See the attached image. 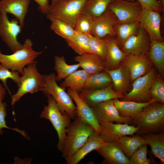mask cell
I'll use <instances>...</instances> for the list:
<instances>
[{
	"label": "cell",
	"mask_w": 164,
	"mask_h": 164,
	"mask_svg": "<svg viewBox=\"0 0 164 164\" xmlns=\"http://www.w3.org/2000/svg\"><path fill=\"white\" fill-rule=\"evenodd\" d=\"M132 118L131 125L138 128V135L156 133L164 130V104L154 102Z\"/></svg>",
	"instance_id": "1"
},
{
	"label": "cell",
	"mask_w": 164,
	"mask_h": 164,
	"mask_svg": "<svg viewBox=\"0 0 164 164\" xmlns=\"http://www.w3.org/2000/svg\"><path fill=\"white\" fill-rule=\"evenodd\" d=\"M94 132L92 126L76 116L66 130L67 137L61 152L65 159L74 154Z\"/></svg>",
	"instance_id": "2"
},
{
	"label": "cell",
	"mask_w": 164,
	"mask_h": 164,
	"mask_svg": "<svg viewBox=\"0 0 164 164\" xmlns=\"http://www.w3.org/2000/svg\"><path fill=\"white\" fill-rule=\"evenodd\" d=\"M33 43L29 39H26L22 48L11 54H3L0 50V63L12 71L22 74L26 66L32 63L42 53L43 51L37 52L32 48Z\"/></svg>",
	"instance_id": "3"
},
{
	"label": "cell",
	"mask_w": 164,
	"mask_h": 164,
	"mask_svg": "<svg viewBox=\"0 0 164 164\" xmlns=\"http://www.w3.org/2000/svg\"><path fill=\"white\" fill-rule=\"evenodd\" d=\"M45 95L47 98L48 104L44 106L40 117L49 120L56 130L58 137L57 146L61 152L67 137L66 130L71 122V118L67 113H61L50 95Z\"/></svg>",
	"instance_id": "4"
},
{
	"label": "cell",
	"mask_w": 164,
	"mask_h": 164,
	"mask_svg": "<svg viewBox=\"0 0 164 164\" xmlns=\"http://www.w3.org/2000/svg\"><path fill=\"white\" fill-rule=\"evenodd\" d=\"M36 63L28 64L20 77L16 92L11 96V104L13 106L24 95L41 91L45 84V76L40 74Z\"/></svg>",
	"instance_id": "5"
},
{
	"label": "cell",
	"mask_w": 164,
	"mask_h": 164,
	"mask_svg": "<svg viewBox=\"0 0 164 164\" xmlns=\"http://www.w3.org/2000/svg\"><path fill=\"white\" fill-rule=\"evenodd\" d=\"M44 76L45 83L42 91L45 94L51 96L61 113H67L74 120L77 116L76 106L70 96L64 89L57 84L54 73Z\"/></svg>",
	"instance_id": "6"
},
{
	"label": "cell",
	"mask_w": 164,
	"mask_h": 164,
	"mask_svg": "<svg viewBox=\"0 0 164 164\" xmlns=\"http://www.w3.org/2000/svg\"><path fill=\"white\" fill-rule=\"evenodd\" d=\"M87 0H63L50 4L46 15L60 19L74 28L76 20L82 13Z\"/></svg>",
	"instance_id": "7"
},
{
	"label": "cell",
	"mask_w": 164,
	"mask_h": 164,
	"mask_svg": "<svg viewBox=\"0 0 164 164\" xmlns=\"http://www.w3.org/2000/svg\"><path fill=\"white\" fill-rule=\"evenodd\" d=\"M157 74L155 68L152 67L145 74L135 79L132 83V89L124 96L121 100L138 102L151 101L150 90Z\"/></svg>",
	"instance_id": "8"
},
{
	"label": "cell",
	"mask_w": 164,
	"mask_h": 164,
	"mask_svg": "<svg viewBox=\"0 0 164 164\" xmlns=\"http://www.w3.org/2000/svg\"><path fill=\"white\" fill-rule=\"evenodd\" d=\"M22 29L16 19L10 20L7 13L0 12V37L12 52L22 47L17 39Z\"/></svg>",
	"instance_id": "9"
},
{
	"label": "cell",
	"mask_w": 164,
	"mask_h": 164,
	"mask_svg": "<svg viewBox=\"0 0 164 164\" xmlns=\"http://www.w3.org/2000/svg\"><path fill=\"white\" fill-rule=\"evenodd\" d=\"M108 9L114 14L119 23H127L138 21L142 8L138 2L113 0Z\"/></svg>",
	"instance_id": "10"
},
{
	"label": "cell",
	"mask_w": 164,
	"mask_h": 164,
	"mask_svg": "<svg viewBox=\"0 0 164 164\" xmlns=\"http://www.w3.org/2000/svg\"><path fill=\"white\" fill-rule=\"evenodd\" d=\"M118 23L114 14L108 8L99 16L93 18L91 34L101 39L114 37L115 29Z\"/></svg>",
	"instance_id": "11"
},
{
	"label": "cell",
	"mask_w": 164,
	"mask_h": 164,
	"mask_svg": "<svg viewBox=\"0 0 164 164\" xmlns=\"http://www.w3.org/2000/svg\"><path fill=\"white\" fill-rule=\"evenodd\" d=\"M151 39L140 25L136 32L128 38L120 47L127 55L147 54L149 51Z\"/></svg>",
	"instance_id": "12"
},
{
	"label": "cell",
	"mask_w": 164,
	"mask_h": 164,
	"mask_svg": "<svg viewBox=\"0 0 164 164\" xmlns=\"http://www.w3.org/2000/svg\"><path fill=\"white\" fill-rule=\"evenodd\" d=\"M100 125L99 135L105 142H116L125 135H132L138 128L127 124L99 121Z\"/></svg>",
	"instance_id": "13"
},
{
	"label": "cell",
	"mask_w": 164,
	"mask_h": 164,
	"mask_svg": "<svg viewBox=\"0 0 164 164\" xmlns=\"http://www.w3.org/2000/svg\"><path fill=\"white\" fill-rule=\"evenodd\" d=\"M121 63L128 70L132 83L147 73L153 65L147 54L127 55Z\"/></svg>",
	"instance_id": "14"
},
{
	"label": "cell",
	"mask_w": 164,
	"mask_h": 164,
	"mask_svg": "<svg viewBox=\"0 0 164 164\" xmlns=\"http://www.w3.org/2000/svg\"><path fill=\"white\" fill-rule=\"evenodd\" d=\"M140 25L147 32L152 40L164 41L160 30L161 13L142 8L138 19Z\"/></svg>",
	"instance_id": "15"
},
{
	"label": "cell",
	"mask_w": 164,
	"mask_h": 164,
	"mask_svg": "<svg viewBox=\"0 0 164 164\" xmlns=\"http://www.w3.org/2000/svg\"><path fill=\"white\" fill-rule=\"evenodd\" d=\"M80 97L91 108L106 101L115 99H122L124 95L114 90L112 84L101 89L83 88L79 92Z\"/></svg>",
	"instance_id": "16"
},
{
	"label": "cell",
	"mask_w": 164,
	"mask_h": 164,
	"mask_svg": "<svg viewBox=\"0 0 164 164\" xmlns=\"http://www.w3.org/2000/svg\"><path fill=\"white\" fill-rule=\"evenodd\" d=\"M67 93L75 103L77 116L83 122L92 126L95 132L99 135L100 124L92 108L80 97L77 91L68 88Z\"/></svg>",
	"instance_id": "17"
},
{
	"label": "cell",
	"mask_w": 164,
	"mask_h": 164,
	"mask_svg": "<svg viewBox=\"0 0 164 164\" xmlns=\"http://www.w3.org/2000/svg\"><path fill=\"white\" fill-rule=\"evenodd\" d=\"M91 108L98 121L131 124L132 118L121 116L114 99L100 103Z\"/></svg>",
	"instance_id": "18"
},
{
	"label": "cell",
	"mask_w": 164,
	"mask_h": 164,
	"mask_svg": "<svg viewBox=\"0 0 164 164\" xmlns=\"http://www.w3.org/2000/svg\"><path fill=\"white\" fill-rule=\"evenodd\" d=\"M96 151L102 156L104 164H130L129 159L116 142H104Z\"/></svg>",
	"instance_id": "19"
},
{
	"label": "cell",
	"mask_w": 164,
	"mask_h": 164,
	"mask_svg": "<svg viewBox=\"0 0 164 164\" xmlns=\"http://www.w3.org/2000/svg\"><path fill=\"white\" fill-rule=\"evenodd\" d=\"M30 2V0H1L0 12L13 15L23 28Z\"/></svg>",
	"instance_id": "20"
},
{
	"label": "cell",
	"mask_w": 164,
	"mask_h": 164,
	"mask_svg": "<svg viewBox=\"0 0 164 164\" xmlns=\"http://www.w3.org/2000/svg\"><path fill=\"white\" fill-rule=\"evenodd\" d=\"M105 70L111 78L113 89L124 96L127 93L131 83L130 74L127 69L121 63L116 68Z\"/></svg>",
	"instance_id": "21"
},
{
	"label": "cell",
	"mask_w": 164,
	"mask_h": 164,
	"mask_svg": "<svg viewBox=\"0 0 164 164\" xmlns=\"http://www.w3.org/2000/svg\"><path fill=\"white\" fill-rule=\"evenodd\" d=\"M74 60L78 62L88 75L96 73L106 68L104 61L98 55L91 53L76 56Z\"/></svg>",
	"instance_id": "22"
},
{
	"label": "cell",
	"mask_w": 164,
	"mask_h": 164,
	"mask_svg": "<svg viewBox=\"0 0 164 164\" xmlns=\"http://www.w3.org/2000/svg\"><path fill=\"white\" fill-rule=\"evenodd\" d=\"M105 142L95 132L91 135L84 144L72 156L65 159L67 164H77L88 153L96 150Z\"/></svg>",
	"instance_id": "23"
},
{
	"label": "cell",
	"mask_w": 164,
	"mask_h": 164,
	"mask_svg": "<svg viewBox=\"0 0 164 164\" xmlns=\"http://www.w3.org/2000/svg\"><path fill=\"white\" fill-rule=\"evenodd\" d=\"M107 46V54L104 61L106 68L111 70L119 66L127 54L124 53L116 43L114 37L104 39Z\"/></svg>",
	"instance_id": "24"
},
{
	"label": "cell",
	"mask_w": 164,
	"mask_h": 164,
	"mask_svg": "<svg viewBox=\"0 0 164 164\" xmlns=\"http://www.w3.org/2000/svg\"><path fill=\"white\" fill-rule=\"evenodd\" d=\"M114 103L120 115L123 117L133 118L145 108L155 102L152 99L146 102H138L132 101H122L119 99H114Z\"/></svg>",
	"instance_id": "25"
},
{
	"label": "cell",
	"mask_w": 164,
	"mask_h": 164,
	"mask_svg": "<svg viewBox=\"0 0 164 164\" xmlns=\"http://www.w3.org/2000/svg\"><path fill=\"white\" fill-rule=\"evenodd\" d=\"M157 70L159 74L164 77V41L151 40L149 50L147 53Z\"/></svg>",
	"instance_id": "26"
},
{
	"label": "cell",
	"mask_w": 164,
	"mask_h": 164,
	"mask_svg": "<svg viewBox=\"0 0 164 164\" xmlns=\"http://www.w3.org/2000/svg\"><path fill=\"white\" fill-rule=\"evenodd\" d=\"M142 136L151 149L152 154L159 159L162 164L164 163V132L156 133L144 134Z\"/></svg>",
	"instance_id": "27"
},
{
	"label": "cell",
	"mask_w": 164,
	"mask_h": 164,
	"mask_svg": "<svg viewBox=\"0 0 164 164\" xmlns=\"http://www.w3.org/2000/svg\"><path fill=\"white\" fill-rule=\"evenodd\" d=\"M125 154L130 158L133 153L141 145L146 143L142 136L125 135L116 141Z\"/></svg>",
	"instance_id": "28"
},
{
	"label": "cell",
	"mask_w": 164,
	"mask_h": 164,
	"mask_svg": "<svg viewBox=\"0 0 164 164\" xmlns=\"http://www.w3.org/2000/svg\"><path fill=\"white\" fill-rule=\"evenodd\" d=\"M46 16L51 22L50 29L55 33L64 39L66 41L73 38L76 32L73 26L60 19L50 16Z\"/></svg>",
	"instance_id": "29"
},
{
	"label": "cell",
	"mask_w": 164,
	"mask_h": 164,
	"mask_svg": "<svg viewBox=\"0 0 164 164\" xmlns=\"http://www.w3.org/2000/svg\"><path fill=\"white\" fill-rule=\"evenodd\" d=\"M88 75L83 69L77 70L65 78L60 86L65 89L68 87L79 92L84 88Z\"/></svg>",
	"instance_id": "30"
},
{
	"label": "cell",
	"mask_w": 164,
	"mask_h": 164,
	"mask_svg": "<svg viewBox=\"0 0 164 164\" xmlns=\"http://www.w3.org/2000/svg\"><path fill=\"white\" fill-rule=\"evenodd\" d=\"M112 84L111 78L105 70L89 75L84 88L95 89L104 88Z\"/></svg>",
	"instance_id": "31"
},
{
	"label": "cell",
	"mask_w": 164,
	"mask_h": 164,
	"mask_svg": "<svg viewBox=\"0 0 164 164\" xmlns=\"http://www.w3.org/2000/svg\"><path fill=\"white\" fill-rule=\"evenodd\" d=\"M54 69L56 73V80L57 81L64 79L80 67L79 63L68 64L64 56H56L54 57Z\"/></svg>",
	"instance_id": "32"
},
{
	"label": "cell",
	"mask_w": 164,
	"mask_h": 164,
	"mask_svg": "<svg viewBox=\"0 0 164 164\" xmlns=\"http://www.w3.org/2000/svg\"><path fill=\"white\" fill-rule=\"evenodd\" d=\"M113 0H87L81 14L93 18L99 16Z\"/></svg>",
	"instance_id": "33"
},
{
	"label": "cell",
	"mask_w": 164,
	"mask_h": 164,
	"mask_svg": "<svg viewBox=\"0 0 164 164\" xmlns=\"http://www.w3.org/2000/svg\"><path fill=\"white\" fill-rule=\"evenodd\" d=\"M140 25L138 21L133 23H118L115 30V41L119 47L130 36L135 33Z\"/></svg>",
	"instance_id": "34"
},
{
	"label": "cell",
	"mask_w": 164,
	"mask_h": 164,
	"mask_svg": "<svg viewBox=\"0 0 164 164\" xmlns=\"http://www.w3.org/2000/svg\"><path fill=\"white\" fill-rule=\"evenodd\" d=\"M66 41L68 46L78 55L92 53L90 49L88 35L76 32L73 38Z\"/></svg>",
	"instance_id": "35"
},
{
	"label": "cell",
	"mask_w": 164,
	"mask_h": 164,
	"mask_svg": "<svg viewBox=\"0 0 164 164\" xmlns=\"http://www.w3.org/2000/svg\"><path fill=\"white\" fill-rule=\"evenodd\" d=\"M88 36L89 45L91 52L98 55L105 61L107 54V46L106 40L104 39L96 38L91 35Z\"/></svg>",
	"instance_id": "36"
},
{
	"label": "cell",
	"mask_w": 164,
	"mask_h": 164,
	"mask_svg": "<svg viewBox=\"0 0 164 164\" xmlns=\"http://www.w3.org/2000/svg\"><path fill=\"white\" fill-rule=\"evenodd\" d=\"M150 94L155 102L164 104V81L163 77L157 74L151 85Z\"/></svg>",
	"instance_id": "37"
},
{
	"label": "cell",
	"mask_w": 164,
	"mask_h": 164,
	"mask_svg": "<svg viewBox=\"0 0 164 164\" xmlns=\"http://www.w3.org/2000/svg\"><path fill=\"white\" fill-rule=\"evenodd\" d=\"M93 19V18L91 16L81 14L76 21L74 27L75 31L88 35H91Z\"/></svg>",
	"instance_id": "38"
},
{
	"label": "cell",
	"mask_w": 164,
	"mask_h": 164,
	"mask_svg": "<svg viewBox=\"0 0 164 164\" xmlns=\"http://www.w3.org/2000/svg\"><path fill=\"white\" fill-rule=\"evenodd\" d=\"M20 77L19 73L10 70L0 63V80L11 96L12 95L7 85V80L8 79H11L17 85Z\"/></svg>",
	"instance_id": "39"
},
{
	"label": "cell",
	"mask_w": 164,
	"mask_h": 164,
	"mask_svg": "<svg viewBox=\"0 0 164 164\" xmlns=\"http://www.w3.org/2000/svg\"><path fill=\"white\" fill-rule=\"evenodd\" d=\"M145 143L140 146L132 155L130 159V164H150V160L147 157V146Z\"/></svg>",
	"instance_id": "40"
},
{
	"label": "cell",
	"mask_w": 164,
	"mask_h": 164,
	"mask_svg": "<svg viewBox=\"0 0 164 164\" xmlns=\"http://www.w3.org/2000/svg\"><path fill=\"white\" fill-rule=\"evenodd\" d=\"M2 100V99H0V134L2 135L3 133L2 129L4 128H6L16 131L20 133L24 136L27 137L24 131L18 128H9L6 125L5 118L7 115L6 109L7 104L5 102H3Z\"/></svg>",
	"instance_id": "41"
},
{
	"label": "cell",
	"mask_w": 164,
	"mask_h": 164,
	"mask_svg": "<svg viewBox=\"0 0 164 164\" xmlns=\"http://www.w3.org/2000/svg\"><path fill=\"white\" fill-rule=\"evenodd\" d=\"M142 8L163 13L164 9L159 5L156 0H137Z\"/></svg>",
	"instance_id": "42"
},
{
	"label": "cell",
	"mask_w": 164,
	"mask_h": 164,
	"mask_svg": "<svg viewBox=\"0 0 164 164\" xmlns=\"http://www.w3.org/2000/svg\"><path fill=\"white\" fill-rule=\"evenodd\" d=\"M38 5V9L43 14H46L48 13L50 4H49V0H33Z\"/></svg>",
	"instance_id": "43"
},
{
	"label": "cell",
	"mask_w": 164,
	"mask_h": 164,
	"mask_svg": "<svg viewBox=\"0 0 164 164\" xmlns=\"http://www.w3.org/2000/svg\"><path fill=\"white\" fill-rule=\"evenodd\" d=\"M6 90L0 83V99L3 100L6 94Z\"/></svg>",
	"instance_id": "44"
},
{
	"label": "cell",
	"mask_w": 164,
	"mask_h": 164,
	"mask_svg": "<svg viewBox=\"0 0 164 164\" xmlns=\"http://www.w3.org/2000/svg\"><path fill=\"white\" fill-rule=\"evenodd\" d=\"M160 5L164 9V0H156Z\"/></svg>",
	"instance_id": "45"
},
{
	"label": "cell",
	"mask_w": 164,
	"mask_h": 164,
	"mask_svg": "<svg viewBox=\"0 0 164 164\" xmlns=\"http://www.w3.org/2000/svg\"><path fill=\"white\" fill-rule=\"evenodd\" d=\"M63 0H51V3L50 4H54Z\"/></svg>",
	"instance_id": "46"
},
{
	"label": "cell",
	"mask_w": 164,
	"mask_h": 164,
	"mask_svg": "<svg viewBox=\"0 0 164 164\" xmlns=\"http://www.w3.org/2000/svg\"><path fill=\"white\" fill-rule=\"evenodd\" d=\"M126 1H130V2H135V0H125Z\"/></svg>",
	"instance_id": "47"
}]
</instances>
